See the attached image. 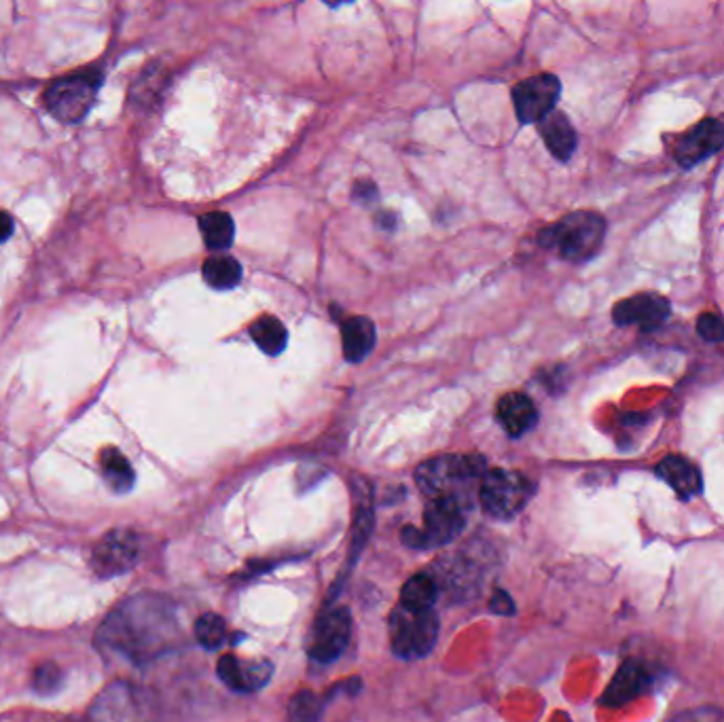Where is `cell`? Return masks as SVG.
<instances>
[{"mask_svg":"<svg viewBox=\"0 0 724 722\" xmlns=\"http://www.w3.org/2000/svg\"><path fill=\"white\" fill-rule=\"evenodd\" d=\"M178 625L172 606L157 595H136L106 617L98 629L102 651L144 663L172 646Z\"/></svg>","mask_w":724,"mask_h":722,"instance_id":"1","label":"cell"},{"mask_svg":"<svg viewBox=\"0 0 724 722\" xmlns=\"http://www.w3.org/2000/svg\"><path fill=\"white\" fill-rule=\"evenodd\" d=\"M606 236V221L597 212L581 210L564 216L559 223L540 231V244L557 248L559 255L581 263L591 259L602 248Z\"/></svg>","mask_w":724,"mask_h":722,"instance_id":"2","label":"cell"},{"mask_svg":"<svg viewBox=\"0 0 724 722\" xmlns=\"http://www.w3.org/2000/svg\"><path fill=\"white\" fill-rule=\"evenodd\" d=\"M485 475V460L481 456H439L420 464L415 481L420 490L432 498H458L475 481Z\"/></svg>","mask_w":724,"mask_h":722,"instance_id":"3","label":"cell"},{"mask_svg":"<svg viewBox=\"0 0 724 722\" xmlns=\"http://www.w3.org/2000/svg\"><path fill=\"white\" fill-rule=\"evenodd\" d=\"M439 638V619L432 610L413 612L396 608L390 615V644L403 659L426 657Z\"/></svg>","mask_w":724,"mask_h":722,"instance_id":"4","label":"cell"},{"mask_svg":"<svg viewBox=\"0 0 724 722\" xmlns=\"http://www.w3.org/2000/svg\"><path fill=\"white\" fill-rule=\"evenodd\" d=\"M100 83L102 75L98 70L75 72V75L51 83L45 92L49 113L64 123L81 121L94 106Z\"/></svg>","mask_w":724,"mask_h":722,"instance_id":"5","label":"cell"},{"mask_svg":"<svg viewBox=\"0 0 724 722\" xmlns=\"http://www.w3.org/2000/svg\"><path fill=\"white\" fill-rule=\"evenodd\" d=\"M534 496V483L515 471L485 473L479 483V500L487 515L496 519L515 517Z\"/></svg>","mask_w":724,"mask_h":722,"instance_id":"6","label":"cell"},{"mask_svg":"<svg viewBox=\"0 0 724 722\" xmlns=\"http://www.w3.org/2000/svg\"><path fill=\"white\" fill-rule=\"evenodd\" d=\"M352 636V619L348 608L327 610L314 623L307 653L318 663H331L346 651Z\"/></svg>","mask_w":724,"mask_h":722,"instance_id":"7","label":"cell"},{"mask_svg":"<svg viewBox=\"0 0 724 722\" xmlns=\"http://www.w3.org/2000/svg\"><path fill=\"white\" fill-rule=\"evenodd\" d=\"M466 526L464 504L458 498H432L424 511L420 530L422 549H437L456 540Z\"/></svg>","mask_w":724,"mask_h":722,"instance_id":"8","label":"cell"},{"mask_svg":"<svg viewBox=\"0 0 724 722\" xmlns=\"http://www.w3.org/2000/svg\"><path fill=\"white\" fill-rule=\"evenodd\" d=\"M561 94V83L555 75H534L521 81L513 89L515 113L521 123H540L547 119L553 111Z\"/></svg>","mask_w":724,"mask_h":722,"instance_id":"9","label":"cell"},{"mask_svg":"<svg viewBox=\"0 0 724 722\" xmlns=\"http://www.w3.org/2000/svg\"><path fill=\"white\" fill-rule=\"evenodd\" d=\"M138 555L140 545L136 534L130 530H113L96 545L92 564L100 576L111 579V576H119L132 570L138 562Z\"/></svg>","mask_w":724,"mask_h":722,"instance_id":"10","label":"cell"},{"mask_svg":"<svg viewBox=\"0 0 724 722\" xmlns=\"http://www.w3.org/2000/svg\"><path fill=\"white\" fill-rule=\"evenodd\" d=\"M432 581L437 583V589L449 593L451 598H470L479 591L481 585V572L479 566L470 559V555L456 553L443 557L441 562L434 566Z\"/></svg>","mask_w":724,"mask_h":722,"instance_id":"11","label":"cell"},{"mask_svg":"<svg viewBox=\"0 0 724 722\" xmlns=\"http://www.w3.org/2000/svg\"><path fill=\"white\" fill-rule=\"evenodd\" d=\"M724 147V123L718 119H703L693 130L678 138L674 157L682 168H691L705 157Z\"/></svg>","mask_w":724,"mask_h":722,"instance_id":"12","label":"cell"},{"mask_svg":"<svg viewBox=\"0 0 724 722\" xmlns=\"http://www.w3.org/2000/svg\"><path fill=\"white\" fill-rule=\"evenodd\" d=\"M667 316H669V301L657 293L633 295L629 299L619 301L612 310V318L619 327L638 324V327H642L644 331H653L661 327Z\"/></svg>","mask_w":724,"mask_h":722,"instance_id":"13","label":"cell"},{"mask_svg":"<svg viewBox=\"0 0 724 722\" xmlns=\"http://www.w3.org/2000/svg\"><path fill=\"white\" fill-rule=\"evenodd\" d=\"M216 674L227 684L229 689L240 693H252L263 689L269 682L274 667L265 659L242 661L235 655H223L216 665Z\"/></svg>","mask_w":724,"mask_h":722,"instance_id":"14","label":"cell"},{"mask_svg":"<svg viewBox=\"0 0 724 722\" xmlns=\"http://www.w3.org/2000/svg\"><path fill=\"white\" fill-rule=\"evenodd\" d=\"M96 722H136L140 716V699L130 684H111L94 703Z\"/></svg>","mask_w":724,"mask_h":722,"instance_id":"15","label":"cell"},{"mask_svg":"<svg viewBox=\"0 0 724 722\" xmlns=\"http://www.w3.org/2000/svg\"><path fill=\"white\" fill-rule=\"evenodd\" d=\"M650 684V676L640 661H627L614 674L610 687L600 697L604 708H621L625 703L640 697Z\"/></svg>","mask_w":724,"mask_h":722,"instance_id":"16","label":"cell"},{"mask_svg":"<svg viewBox=\"0 0 724 722\" xmlns=\"http://www.w3.org/2000/svg\"><path fill=\"white\" fill-rule=\"evenodd\" d=\"M657 475L672 487V490L682 498L691 500L701 494L703 490V477L699 468L682 456H667L657 464Z\"/></svg>","mask_w":724,"mask_h":722,"instance_id":"17","label":"cell"},{"mask_svg":"<svg viewBox=\"0 0 724 722\" xmlns=\"http://www.w3.org/2000/svg\"><path fill=\"white\" fill-rule=\"evenodd\" d=\"M496 415H498L502 428L509 432L511 437L526 435V432L532 430L538 420V411H536L534 403L521 392L504 394L496 405Z\"/></svg>","mask_w":724,"mask_h":722,"instance_id":"18","label":"cell"},{"mask_svg":"<svg viewBox=\"0 0 724 722\" xmlns=\"http://www.w3.org/2000/svg\"><path fill=\"white\" fill-rule=\"evenodd\" d=\"M341 339H343V356L350 363H360L369 356L375 346V327L373 322L365 316H352L343 320L341 324Z\"/></svg>","mask_w":724,"mask_h":722,"instance_id":"19","label":"cell"},{"mask_svg":"<svg viewBox=\"0 0 724 722\" xmlns=\"http://www.w3.org/2000/svg\"><path fill=\"white\" fill-rule=\"evenodd\" d=\"M538 130L542 140H545L547 149L561 161H568L572 157V153L576 151V132L572 128V123L568 121V117L564 113L553 111L547 119H542L538 123Z\"/></svg>","mask_w":724,"mask_h":722,"instance_id":"20","label":"cell"},{"mask_svg":"<svg viewBox=\"0 0 724 722\" xmlns=\"http://www.w3.org/2000/svg\"><path fill=\"white\" fill-rule=\"evenodd\" d=\"M199 231H202L204 244L216 252L227 250L235 238V225L225 212H208L199 216Z\"/></svg>","mask_w":724,"mask_h":722,"instance_id":"21","label":"cell"},{"mask_svg":"<svg viewBox=\"0 0 724 722\" xmlns=\"http://www.w3.org/2000/svg\"><path fill=\"white\" fill-rule=\"evenodd\" d=\"M100 464H102V475H104L106 483L111 485L117 494H125L132 490L134 471L119 449L106 447L100 454Z\"/></svg>","mask_w":724,"mask_h":722,"instance_id":"22","label":"cell"},{"mask_svg":"<svg viewBox=\"0 0 724 722\" xmlns=\"http://www.w3.org/2000/svg\"><path fill=\"white\" fill-rule=\"evenodd\" d=\"M202 276L206 284L216 288V291H229V288L240 284L242 265L229 255H216L206 259L202 267Z\"/></svg>","mask_w":724,"mask_h":722,"instance_id":"23","label":"cell"},{"mask_svg":"<svg viewBox=\"0 0 724 722\" xmlns=\"http://www.w3.org/2000/svg\"><path fill=\"white\" fill-rule=\"evenodd\" d=\"M437 595L439 589L430 574H415L401 591V606L413 612L432 610V604L437 602Z\"/></svg>","mask_w":724,"mask_h":722,"instance_id":"24","label":"cell"},{"mask_svg":"<svg viewBox=\"0 0 724 722\" xmlns=\"http://www.w3.org/2000/svg\"><path fill=\"white\" fill-rule=\"evenodd\" d=\"M250 337L269 356H276L286 348V327L276 316H261L250 324Z\"/></svg>","mask_w":724,"mask_h":722,"instance_id":"25","label":"cell"},{"mask_svg":"<svg viewBox=\"0 0 724 722\" xmlns=\"http://www.w3.org/2000/svg\"><path fill=\"white\" fill-rule=\"evenodd\" d=\"M195 638L208 651H216L227 640V627L219 615H202L195 623Z\"/></svg>","mask_w":724,"mask_h":722,"instance_id":"26","label":"cell"},{"mask_svg":"<svg viewBox=\"0 0 724 722\" xmlns=\"http://www.w3.org/2000/svg\"><path fill=\"white\" fill-rule=\"evenodd\" d=\"M324 703L312 691H299L288 703V720L291 722H318Z\"/></svg>","mask_w":724,"mask_h":722,"instance_id":"27","label":"cell"},{"mask_svg":"<svg viewBox=\"0 0 724 722\" xmlns=\"http://www.w3.org/2000/svg\"><path fill=\"white\" fill-rule=\"evenodd\" d=\"M62 680H64L62 670L56 663H43L34 670L32 687L39 695H51L62 687Z\"/></svg>","mask_w":724,"mask_h":722,"instance_id":"28","label":"cell"},{"mask_svg":"<svg viewBox=\"0 0 724 722\" xmlns=\"http://www.w3.org/2000/svg\"><path fill=\"white\" fill-rule=\"evenodd\" d=\"M665 722H724V712L720 708L703 706L695 710H684Z\"/></svg>","mask_w":724,"mask_h":722,"instance_id":"29","label":"cell"},{"mask_svg":"<svg viewBox=\"0 0 724 722\" xmlns=\"http://www.w3.org/2000/svg\"><path fill=\"white\" fill-rule=\"evenodd\" d=\"M697 333L708 341H724V320L716 314H701L697 320Z\"/></svg>","mask_w":724,"mask_h":722,"instance_id":"30","label":"cell"},{"mask_svg":"<svg viewBox=\"0 0 724 722\" xmlns=\"http://www.w3.org/2000/svg\"><path fill=\"white\" fill-rule=\"evenodd\" d=\"M490 608H492L494 612H498V615H504V617H506V615H513V612H515V602L511 600L509 593L496 591V593L492 595Z\"/></svg>","mask_w":724,"mask_h":722,"instance_id":"31","label":"cell"},{"mask_svg":"<svg viewBox=\"0 0 724 722\" xmlns=\"http://www.w3.org/2000/svg\"><path fill=\"white\" fill-rule=\"evenodd\" d=\"M13 233V221L7 212L0 210V244L7 242Z\"/></svg>","mask_w":724,"mask_h":722,"instance_id":"32","label":"cell"}]
</instances>
